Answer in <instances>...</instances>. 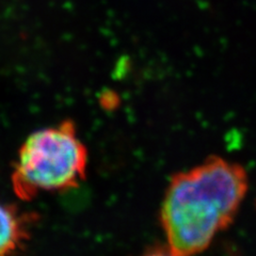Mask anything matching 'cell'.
Wrapping results in <instances>:
<instances>
[{
    "mask_svg": "<svg viewBox=\"0 0 256 256\" xmlns=\"http://www.w3.org/2000/svg\"><path fill=\"white\" fill-rule=\"evenodd\" d=\"M248 190L244 168L212 156L172 176L160 222L174 256H194L234 221Z\"/></svg>",
    "mask_w": 256,
    "mask_h": 256,
    "instance_id": "1",
    "label": "cell"
},
{
    "mask_svg": "<svg viewBox=\"0 0 256 256\" xmlns=\"http://www.w3.org/2000/svg\"><path fill=\"white\" fill-rule=\"evenodd\" d=\"M36 220L34 212L0 202V256H14L24 249Z\"/></svg>",
    "mask_w": 256,
    "mask_h": 256,
    "instance_id": "3",
    "label": "cell"
},
{
    "mask_svg": "<svg viewBox=\"0 0 256 256\" xmlns=\"http://www.w3.org/2000/svg\"><path fill=\"white\" fill-rule=\"evenodd\" d=\"M88 150L75 124L66 120L36 130L18 150L11 175L15 196L31 201L42 192L76 188L86 180Z\"/></svg>",
    "mask_w": 256,
    "mask_h": 256,
    "instance_id": "2",
    "label": "cell"
},
{
    "mask_svg": "<svg viewBox=\"0 0 256 256\" xmlns=\"http://www.w3.org/2000/svg\"><path fill=\"white\" fill-rule=\"evenodd\" d=\"M142 256H174L169 250H155L150 251Z\"/></svg>",
    "mask_w": 256,
    "mask_h": 256,
    "instance_id": "4",
    "label": "cell"
}]
</instances>
